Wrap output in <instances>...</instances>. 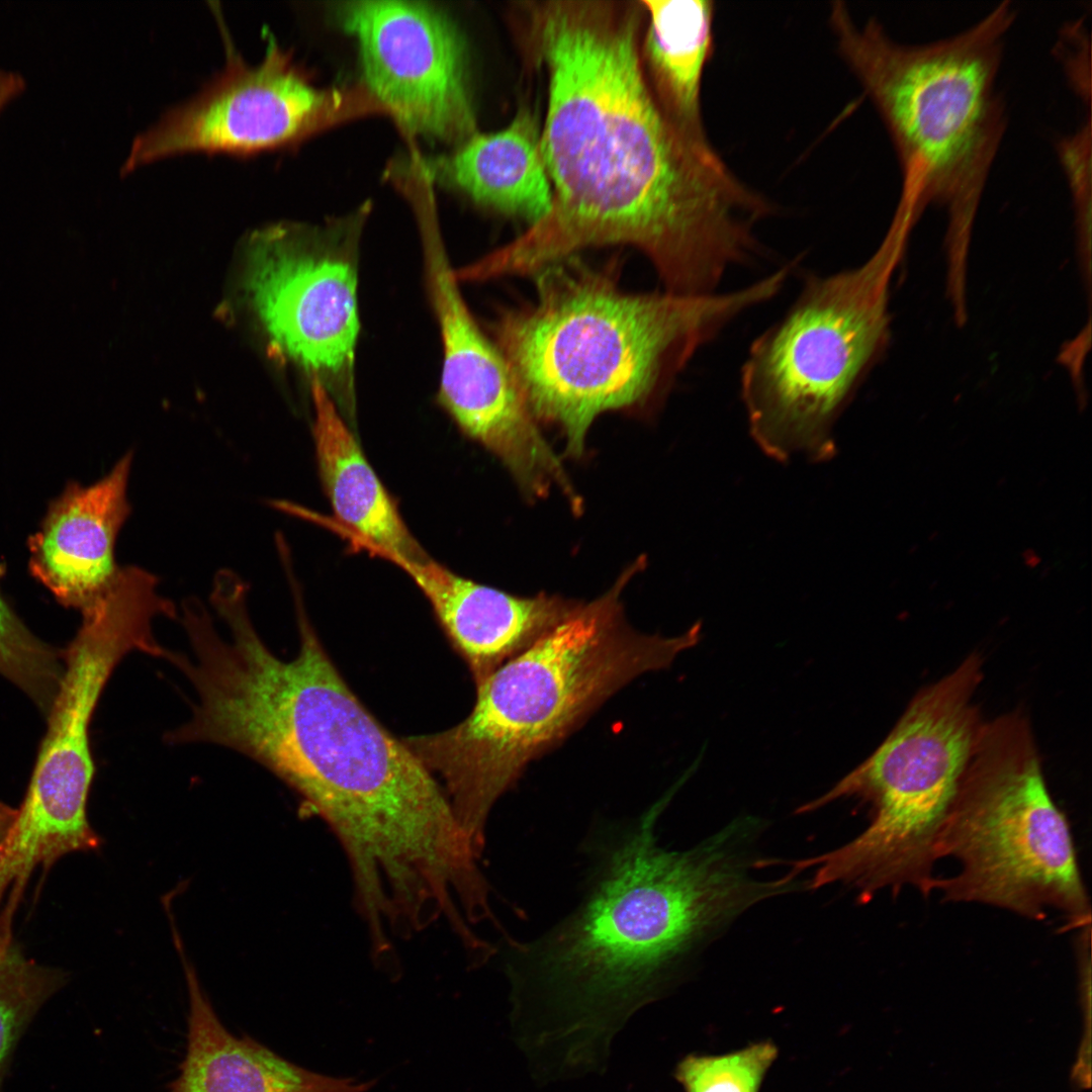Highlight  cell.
<instances>
[{"label":"cell","mask_w":1092,"mask_h":1092,"mask_svg":"<svg viewBox=\"0 0 1092 1092\" xmlns=\"http://www.w3.org/2000/svg\"><path fill=\"white\" fill-rule=\"evenodd\" d=\"M778 1054L768 1039L720 1055L689 1054L673 1075L685 1092H759Z\"/></svg>","instance_id":"obj_23"},{"label":"cell","mask_w":1092,"mask_h":1092,"mask_svg":"<svg viewBox=\"0 0 1092 1092\" xmlns=\"http://www.w3.org/2000/svg\"><path fill=\"white\" fill-rule=\"evenodd\" d=\"M365 206L324 228L276 224L250 242L248 285L274 347L326 384L350 382L359 332L352 241Z\"/></svg>","instance_id":"obj_12"},{"label":"cell","mask_w":1092,"mask_h":1092,"mask_svg":"<svg viewBox=\"0 0 1092 1092\" xmlns=\"http://www.w3.org/2000/svg\"><path fill=\"white\" fill-rule=\"evenodd\" d=\"M1015 14L1000 3L949 37L905 44L876 19L858 24L833 2L837 50L885 123L902 172L900 206L918 218L932 202L948 213L946 246L970 247L988 174L1006 125L995 90L1005 36Z\"/></svg>","instance_id":"obj_6"},{"label":"cell","mask_w":1092,"mask_h":1092,"mask_svg":"<svg viewBox=\"0 0 1092 1092\" xmlns=\"http://www.w3.org/2000/svg\"><path fill=\"white\" fill-rule=\"evenodd\" d=\"M535 275L536 301L495 325L498 350L532 414L562 427L573 456L599 415L664 388L698 349L783 287L770 274L729 292L634 294L573 256Z\"/></svg>","instance_id":"obj_4"},{"label":"cell","mask_w":1092,"mask_h":1092,"mask_svg":"<svg viewBox=\"0 0 1092 1092\" xmlns=\"http://www.w3.org/2000/svg\"><path fill=\"white\" fill-rule=\"evenodd\" d=\"M17 815V808L0 802V844L9 833Z\"/></svg>","instance_id":"obj_26"},{"label":"cell","mask_w":1092,"mask_h":1092,"mask_svg":"<svg viewBox=\"0 0 1092 1092\" xmlns=\"http://www.w3.org/2000/svg\"><path fill=\"white\" fill-rule=\"evenodd\" d=\"M982 659L969 655L954 670L921 689L880 746L857 767L799 812L839 798L872 806L869 826L851 841L805 858L811 889L841 884L868 902L881 891L933 892L940 833L985 724L973 697Z\"/></svg>","instance_id":"obj_8"},{"label":"cell","mask_w":1092,"mask_h":1092,"mask_svg":"<svg viewBox=\"0 0 1092 1092\" xmlns=\"http://www.w3.org/2000/svg\"><path fill=\"white\" fill-rule=\"evenodd\" d=\"M338 24L359 47L364 89L405 131L448 142L476 133L464 40L425 2L345 1Z\"/></svg>","instance_id":"obj_13"},{"label":"cell","mask_w":1092,"mask_h":1092,"mask_svg":"<svg viewBox=\"0 0 1092 1092\" xmlns=\"http://www.w3.org/2000/svg\"><path fill=\"white\" fill-rule=\"evenodd\" d=\"M936 877L946 902L979 903L1041 920L1050 909L1074 927L1091 922L1069 822L1054 802L1029 721L1010 712L987 721L942 827Z\"/></svg>","instance_id":"obj_9"},{"label":"cell","mask_w":1092,"mask_h":1092,"mask_svg":"<svg viewBox=\"0 0 1092 1092\" xmlns=\"http://www.w3.org/2000/svg\"><path fill=\"white\" fill-rule=\"evenodd\" d=\"M23 89L24 80L19 74L0 69V113Z\"/></svg>","instance_id":"obj_25"},{"label":"cell","mask_w":1092,"mask_h":1092,"mask_svg":"<svg viewBox=\"0 0 1092 1092\" xmlns=\"http://www.w3.org/2000/svg\"><path fill=\"white\" fill-rule=\"evenodd\" d=\"M649 15L644 55L650 87L665 115L685 134L709 142L701 108L705 67L714 42V2L642 1Z\"/></svg>","instance_id":"obj_20"},{"label":"cell","mask_w":1092,"mask_h":1092,"mask_svg":"<svg viewBox=\"0 0 1092 1092\" xmlns=\"http://www.w3.org/2000/svg\"><path fill=\"white\" fill-rule=\"evenodd\" d=\"M64 983V973L28 959L12 936L0 937V1092L19 1038Z\"/></svg>","instance_id":"obj_21"},{"label":"cell","mask_w":1092,"mask_h":1092,"mask_svg":"<svg viewBox=\"0 0 1092 1092\" xmlns=\"http://www.w3.org/2000/svg\"><path fill=\"white\" fill-rule=\"evenodd\" d=\"M630 574L475 686L463 721L401 738L442 787L477 852L492 807L533 760L633 679L670 666L700 642V622L672 637L633 629L620 601Z\"/></svg>","instance_id":"obj_5"},{"label":"cell","mask_w":1092,"mask_h":1092,"mask_svg":"<svg viewBox=\"0 0 1092 1092\" xmlns=\"http://www.w3.org/2000/svg\"><path fill=\"white\" fill-rule=\"evenodd\" d=\"M668 792L606 850L572 914L543 936L512 945L514 1027L528 1059L565 1079L605 1066L614 1035L656 1000L703 938L753 905L797 889L790 875L749 874L735 821L695 847L668 851L656 820Z\"/></svg>","instance_id":"obj_3"},{"label":"cell","mask_w":1092,"mask_h":1092,"mask_svg":"<svg viewBox=\"0 0 1092 1092\" xmlns=\"http://www.w3.org/2000/svg\"><path fill=\"white\" fill-rule=\"evenodd\" d=\"M181 957L189 994L187 1043L168 1092H367L375 1085L307 1070L249 1035L232 1033Z\"/></svg>","instance_id":"obj_17"},{"label":"cell","mask_w":1092,"mask_h":1092,"mask_svg":"<svg viewBox=\"0 0 1092 1092\" xmlns=\"http://www.w3.org/2000/svg\"><path fill=\"white\" fill-rule=\"evenodd\" d=\"M0 565V579L2 576ZM0 673L49 709L63 668L54 651L15 615L0 588Z\"/></svg>","instance_id":"obj_22"},{"label":"cell","mask_w":1092,"mask_h":1092,"mask_svg":"<svg viewBox=\"0 0 1092 1092\" xmlns=\"http://www.w3.org/2000/svg\"><path fill=\"white\" fill-rule=\"evenodd\" d=\"M422 235L443 343L441 403L459 429L497 456L527 492L539 491L560 475L561 462L536 426L505 357L470 314L437 229Z\"/></svg>","instance_id":"obj_14"},{"label":"cell","mask_w":1092,"mask_h":1092,"mask_svg":"<svg viewBox=\"0 0 1092 1092\" xmlns=\"http://www.w3.org/2000/svg\"><path fill=\"white\" fill-rule=\"evenodd\" d=\"M132 453L96 482H69L28 540V568L65 607L83 611L115 582L117 535L130 514L126 490Z\"/></svg>","instance_id":"obj_16"},{"label":"cell","mask_w":1092,"mask_h":1092,"mask_svg":"<svg viewBox=\"0 0 1092 1092\" xmlns=\"http://www.w3.org/2000/svg\"><path fill=\"white\" fill-rule=\"evenodd\" d=\"M313 440L320 479L334 520L385 549L410 558L427 553L407 529L327 387L311 382Z\"/></svg>","instance_id":"obj_19"},{"label":"cell","mask_w":1092,"mask_h":1092,"mask_svg":"<svg viewBox=\"0 0 1092 1092\" xmlns=\"http://www.w3.org/2000/svg\"><path fill=\"white\" fill-rule=\"evenodd\" d=\"M912 223L894 215L875 253L837 273L807 275L785 314L750 345L740 394L768 457L824 462L833 428L891 342L890 287Z\"/></svg>","instance_id":"obj_7"},{"label":"cell","mask_w":1092,"mask_h":1092,"mask_svg":"<svg viewBox=\"0 0 1092 1092\" xmlns=\"http://www.w3.org/2000/svg\"><path fill=\"white\" fill-rule=\"evenodd\" d=\"M2 935H11V934H2Z\"/></svg>","instance_id":"obj_27"},{"label":"cell","mask_w":1092,"mask_h":1092,"mask_svg":"<svg viewBox=\"0 0 1092 1092\" xmlns=\"http://www.w3.org/2000/svg\"><path fill=\"white\" fill-rule=\"evenodd\" d=\"M157 585L151 573L126 567L105 595L81 611V627L65 653L49 709L47 733L5 841L10 856L24 867L50 869L65 854L100 844L86 813L95 769L89 727L100 695L124 656L139 651L164 659L167 654L153 623L159 617L172 619L175 606Z\"/></svg>","instance_id":"obj_10"},{"label":"cell","mask_w":1092,"mask_h":1092,"mask_svg":"<svg viewBox=\"0 0 1092 1092\" xmlns=\"http://www.w3.org/2000/svg\"><path fill=\"white\" fill-rule=\"evenodd\" d=\"M346 542L351 550L385 559L412 578L467 664L475 686L531 647L579 605L545 594L513 596L460 576L428 555L410 558L353 532Z\"/></svg>","instance_id":"obj_15"},{"label":"cell","mask_w":1092,"mask_h":1092,"mask_svg":"<svg viewBox=\"0 0 1092 1092\" xmlns=\"http://www.w3.org/2000/svg\"><path fill=\"white\" fill-rule=\"evenodd\" d=\"M299 649L282 660L237 613L193 647L194 691L179 744L247 755L289 786L340 841L356 904L404 913L449 892L473 852L435 777L366 709L323 647L297 600Z\"/></svg>","instance_id":"obj_2"},{"label":"cell","mask_w":1092,"mask_h":1092,"mask_svg":"<svg viewBox=\"0 0 1092 1092\" xmlns=\"http://www.w3.org/2000/svg\"><path fill=\"white\" fill-rule=\"evenodd\" d=\"M1058 154L1073 195L1079 251L1090 281L1091 114L1074 134L1059 141Z\"/></svg>","instance_id":"obj_24"},{"label":"cell","mask_w":1092,"mask_h":1092,"mask_svg":"<svg viewBox=\"0 0 1092 1092\" xmlns=\"http://www.w3.org/2000/svg\"><path fill=\"white\" fill-rule=\"evenodd\" d=\"M262 61L228 47L223 69L132 142L122 172L175 154L250 156L294 144L329 124L379 109L366 90L322 89L265 32Z\"/></svg>","instance_id":"obj_11"},{"label":"cell","mask_w":1092,"mask_h":1092,"mask_svg":"<svg viewBox=\"0 0 1092 1092\" xmlns=\"http://www.w3.org/2000/svg\"><path fill=\"white\" fill-rule=\"evenodd\" d=\"M642 10L622 1L526 4L529 50L548 77L540 143L552 200L486 256L491 276L535 274L587 247L628 244L666 291L703 295L758 253L756 226L776 205L665 115L642 67Z\"/></svg>","instance_id":"obj_1"},{"label":"cell","mask_w":1092,"mask_h":1092,"mask_svg":"<svg viewBox=\"0 0 1092 1092\" xmlns=\"http://www.w3.org/2000/svg\"><path fill=\"white\" fill-rule=\"evenodd\" d=\"M423 164V172L436 181L531 224L550 208L552 191L540 134L527 111L517 114L505 129L476 132L453 153Z\"/></svg>","instance_id":"obj_18"}]
</instances>
